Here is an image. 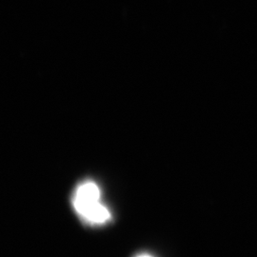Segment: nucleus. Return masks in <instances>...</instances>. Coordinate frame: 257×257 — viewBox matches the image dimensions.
I'll return each instance as SVG.
<instances>
[{"instance_id": "1", "label": "nucleus", "mask_w": 257, "mask_h": 257, "mask_svg": "<svg viewBox=\"0 0 257 257\" xmlns=\"http://www.w3.org/2000/svg\"><path fill=\"white\" fill-rule=\"evenodd\" d=\"M100 190L92 181L84 182L78 186L74 196V207L80 215L95 204L100 202Z\"/></svg>"}, {"instance_id": "2", "label": "nucleus", "mask_w": 257, "mask_h": 257, "mask_svg": "<svg viewBox=\"0 0 257 257\" xmlns=\"http://www.w3.org/2000/svg\"><path fill=\"white\" fill-rule=\"evenodd\" d=\"M80 216L91 224H104L110 220V212L106 206L99 202L85 211Z\"/></svg>"}]
</instances>
